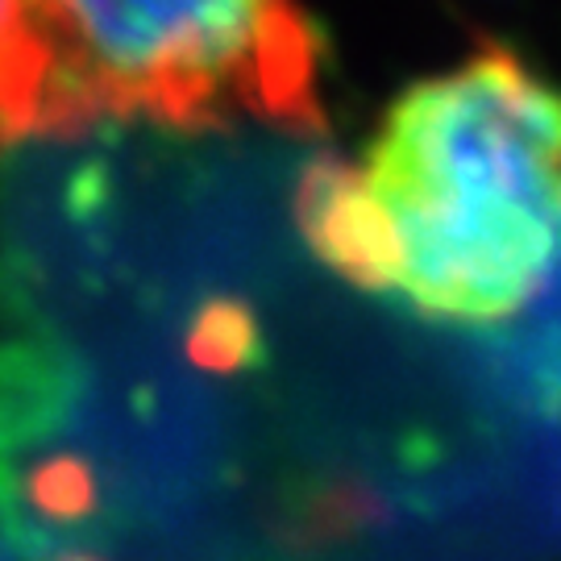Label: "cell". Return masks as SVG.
Wrapping results in <instances>:
<instances>
[{"instance_id": "7a4b0ae2", "label": "cell", "mask_w": 561, "mask_h": 561, "mask_svg": "<svg viewBox=\"0 0 561 561\" xmlns=\"http://www.w3.org/2000/svg\"><path fill=\"white\" fill-rule=\"evenodd\" d=\"M321 30L291 4H0V146L141 117L208 134L324 129Z\"/></svg>"}, {"instance_id": "6da1fadb", "label": "cell", "mask_w": 561, "mask_h": 561, "mask_svg": "<svg viewBox=\"0 0 561 561\" xmlns=\"http://www.w3.org/2000/svg\"><path fill=\"white\" fill-rule=\"evenodd\" d=\"M296 213L362 291L433 321H507L561 266V83L486 46L396 96L354 162H312Z\"/></svg>"}]
</instances>
